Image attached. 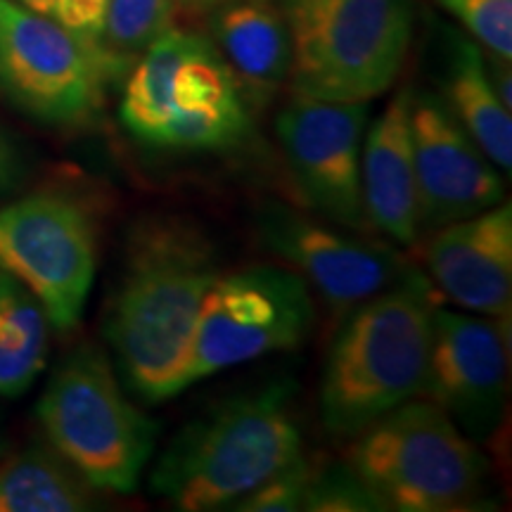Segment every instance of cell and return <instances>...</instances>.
Wrapping results in <instances>:
<instances>
[{"label":"cell","instance_id":"cell-1","mask_svg":"<svg viewBox=\"0 0 512 512\" xmlns=\"http://www.w3.org/2000/svg\"><path fill=\"white\" fill-rule=\"evenodd\" d=\"M216 278L214 242L192 219L145 214L128 230L105 335L140 401L159 403L185 392L192 337Z\"/></svg>","mask_w":512,"mask_h":512},{"label":"cell","instance_id":"cell-2","mask_svg":"<svg viewBox=\"0 0 512 512\" xmlns=\"http://www.w3.org/2000/svg\"><path fill=\"white\" fill-rule=\"evenodd\" d=\"M437 290L420 268L408 271L347 313L320 384V420L351 439L422 394L430 361Z\"/></svg>","mask_w":512,"mask_h":512},{"label":"cell","instance_id":"cell-3","mask_svg":"<svg viewBox=\"0 0 512 512\" xmlns=\"http://www.w3.org/2000/svg\"><path fill=\"white\" fill-rule=\"evenodd\" d=\"M290 384L235 394L176 432L159 456L150 489L183 512L233 505L304 453Z\"/></svg>","mask_w":512,"mask_h":512},{"label":"cell","instance_id":"cell-4","mask_svg":"<svg viewBox=\"0 0 512 512\" xmlns=\"http://www.w3.org/2000/svg\"><path fill=\"white\" fill-rule=\"evenodd\" d=\"M290 31L294 93L370 102L399 79L413 0H275Z\"/></svg>","mask_w":512,"mask_h":512},{"label":"cell","instance_id":"cell-5","mask_svg":"<svg viewBox=\"0 0 512 512\" xmlns=\"http://www.w3.org/2000/svg\"><path fill=\"white\" fill-rule=\"evenodd\" d=\"M382 510L451 512L477 501L486 460L432 401H406L358 432L347 460Z\"/></svg>","mask_w":512,"mask_h":512},{"label":"cell","instance_id":"cell-6","mask_svg":"<svg viewBox=\"0 0 512 512\" xmlns=\"http://www.w3.org/2000/svg\"><path fill=\"white\" fill-rule=\"evenodd\" d=\"M36 415L50 446L88 484L117 494L136 489L159 425L128 401L105 351L83 344L64 358Z\"/></svg>","mask_w":512,"mask_h":512},{"label":"cell","instance_id":"cell-7","mask_svg":"<svg viewBox=\"0 0 512 512\" xmlns=\"http://www.w3.org/2000/svg\"><path fill=\"white\" fill-rule=\"evenodd\" d=\"M313 320L309 283L294 268L259 264L216 278L192 337L185 389L254 358L297 349Z\"/></svg>","mask_w":512,"mask_h":512},{"label":"cell","instance_id":"cell-8","mask_svg":"<svg viewBox=\"0 0 512 512\" xmlns=\"http://www.w3.org/2000/svg\"><path fill=\"white\" fill-rule=\"evenodd\" d=\"M114 79L98 43L55 17L0 0V93L50 126L88 121Z\"/></svg>","mask_w":512,"mask_h":512},{"label":"cell","instance_id":"cell-9","mask_svg":"<svg viewBox=\"0 0 512 512\" xmlns=\"http://www.w3.org/2000/svg\"><path fill=\"white\" fill-rule=\"evenodd\" d=\"M98 268V228L79 200L36 192L0 207V271L19 280L57 330L81 320Z\"/></svg>","mask_w":512,"mask_h":512},{"label":"cell","instance_id":"cell-10","mask_svg":"<svg viewBox=\"0 0 512 512\" xmlns=\"http://www.w3.org/2000/svg\"><path fill=\"white\" fill-rule=\"evenodd\" d=\"M368 102L318 100L294 93L275 119L294 183L313 211L335 226L368 233L361 150Z\"/></svg>","mask_w":512,"mask_h":512},{"label":"cell","instance_id":"cell-11","mask_svg":"<svg viewBox=\"0 0 512 512\" xmlns=\"http://www.w3.org/2000/svg\"><path fill=\"white\" fill-rule=\"evenodd\" d=\"M261 242L287 261L339 316L394 285L408 271L401 254L366 233L351 235L325 219H311L287 204L259 211Z\"/></svg>","mask_w":512,"mask_h":512},{"label":"cell","instance_id":"cell-12","mask_svg":"<svg viewBox=\"0 0 512 512\" xmlns=\"http://www.w3.org/2000/svg\"><path fill=\"white\" fill-rule=\"evenodd\" d=\"M422 394L472 439L496 430L508 394V323L437 309Z\"/></svg>","mask_w":512,"mask_h":512},{"label":"cell","instance_id":"cell-13","mask_svg":"<svg viewBox=\"0 0 512 512\" xmlns=\"http://www.w3.org/2000/svg\"><path fill=\"white\" fill-rule=\"evenodd\" d=\"M411 143L420 233L503 202L498 169L437 95H413Z\"/></svg>","mask_w":512,"mask_h":512},{"label":"cell","instance_id":"cell-14","mask_svg":"<svg viewBox=\"0 0 512 512\" xmlns=\"http://www.w3.org/2000/svg\"><path fill=\"white\" fill-rule=\"evenodd\" d=\"M430 283L460 309L501 323L512 306V204L494 207L432 230L425 245Z\"/></svg>","mask_w":512,"mask_h":512},{"label":"cell","instance_id":"cell-15","mask_svg":"<svg viewBox=\"0 0 512 512\" xmlns=\"http://www.w3.org/2000/svg\"><path fill=\"white\" fill-rule=\"evenodd\" d=\"M249 131V114L240 83L214 43L192 36L171 83L166 150H223L238 145Z\"/></svg>","mask_w":512,"mask_h":512},{"label":"cell","instance_id":"cell-16","mask_svg":"<svg viewBox=\"0 0 512 512\" xmlns=\"http://www.w3.org/2000/svg\"><path fill=\"white\" fill-rule=\"evenodd\" d=\"M413 88H401L363 136L361 188L370 228L394 245L420 240L418 190H415L411 105Z\"/></svg>","mask_w":512,"mask_h":512},{"label":"cell","instance_id":"cell-17","mask_svg":"<svg viewBox=\"0 0 512 512\" xmlns=\"http://www.w3.org/2000/svg\"><path fill=\"white\" fill-rule=\"evenodd\" d=\"M207 17L214 48L254 100H268L290 79V31L275 0H233Z\"/></svg>","mask_w":512,"mask_h":512},{"label":"cell","instance_id":"cell-18","mask_svg":"<svg viewBox=\"0 0 512 512\" xmlns=\"http://www.w3.org/2000/svg\"><path fill=\"white\" fill-rule=\"evenodd\" d=\"M444 76V105L496 169H512V119L498 98L482 50L475 41L451 36Z\"/></svg>","mask_w":512,"mask_h":512},{"label":"cell","instance_id":"cell-19","mask_svg":"<svg viewBox=\"0 0 512 512\" xmlns=\"http://www.w3.org/2000/svg\"><path fill=\"white\" fill-rule=\"evenodd\" d=\"M95 491L55 448H27L0 465V512L91 510Z\"/></svg>","mask_w":512,"mask_h":512},{"label":"cell","instance_id":"cell-20","mask_svg":"<svg viewBox=\"0 0 512 512\" xmlns=\"http://www.w3.org/2000/svg\"><path fill=\"white\" fill-rule=\"evenodd\" d=\"M192 36L195 34L176 27L166 29L128 69L119 117L126 131L140 143L152 147L162 143L166 119H169L171 83Z\"/></svg>","mask_w":512,"mask_h":512},{"label":"cell","instance_id":"cell-21","mask_svg":"<svg viewBox=\"0 0 512 512\" xmlns=\"http://www.w3.org/2000/svg\"><path fill=\"white\" fill-rule=\"evenodd\" d=\"M46 356V309L19 280L0 271V396L27 392Z\"/></svg>","mask_w":512,"mask_h":512},{"label":"cell","instance_id":"cell-22","mask_svg":"<svg viewBox=\"0 0 512 512\" xmlns=\"http://www.w3.org/2000/svg\"><path fill=\"white\" fill-rule=\"evenodd\" d=\"M178 0H110L98 48L110 62L114 79L145 53L166 29L174 27Z\"/></svg>","mask_w":512,"mask_h":512},{"label":"cell","instance_id":"cell-23","mask_svg":"<svg viewBox=\"0 0 512 512\" xmlns=\"http://www.w3.org/2000/svg\"><path fill=\"white\" fill-rule=\"evenodd\" d=\"M477 46L494 57L512 60V0H437Z\"/></svg>","mask_w":512,"mask_h":512},{"label":"cell","instance_id":"cell-24","mask_svg":"<svg viewBox=\"0 0 512 512\" xmlns=\"http://www.w3.org/2000/svg\"><path fill=\"white\" fill-rule=\"evenodd\" d=\"M304 510L313 512H368L382 510L370 491L358 482L347 463H316Z\"/></svg>","mask_w":512,"mask_h":512},{"label":"cell","instance_id":"cell-25","mask_svg":"<svg viewBox=\"0 0 512 512\" xmlns=\"http://www.w3.org/2000/svg\"><path fill=\"white\" fill-rule=\"evenodd\" d=\"M318 460L306 458L304 453L294 463L283 467L280 472H275L273 477H268L264 484L256 486L254 491H249L245 498H240L233 505V510L240 512H292V510H304L306 494H309V486L316 472Z\"/></svg>","mask_w":512,"mask_h":512},{"label":"cell","instance_id":"cell-26","mask_svg":"<svg viewBox=\"0 0 512 512\" xmlns=\"http://www.w3.org/2000/svg\"><path fill=\"white\" fill-rule=\"evenodd\" d=\"M107 8H110V0H55L50 17L72 29L74 34L98 43Z\"/></svg>","mask_w":512,"mask_h":512},{"label":"cell","instance_id":"cell-27","mask_svg":"<svg viewBox=\"0 0 512 512\" xmlns=\"http://www.w3.org/2000/svg\"><path fill=\"white\" fill-rule=\"evenodd\" d=\"M17 174H19L17 152L10 140L5 138V133L0 131V192L10 190L12 185H15Z\"/></svg>","mask_w":512,"mask_h":512},{"label":"cell","instance_id":"cell-28","mask_svg":"<svg viewBox=\"0 0 512 512\" xmlns=\"http://www.w3.org/2000/svg\"><path fill=\"white\" fill-rule=\"evenodd\" d=\"M226 3H233V0H178V8L190 12V15H209L211 10L221 8Z\"/></svg>","mask_w":512,"mask_h":512},{"label":"cell","instance_id":"cell-29","mask_svg":"<svg viewBox=\"0 0 512 512\" xmlns=\"http://www.w3.org/2000/svg\"><path fill=\"white\" fill-rule=\"evenodd\" d=\"M15 3L24 5V8L41 12V15H53L55 0H15Z\"/></svg>","mask_w":512,"mask_h":512}]
</instances>
